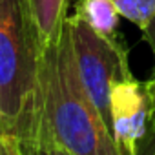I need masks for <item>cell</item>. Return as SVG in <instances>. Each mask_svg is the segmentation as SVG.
I'll return each instance as SVG.
<instances>
[{
    "label": "cell",
    "mask_w": 155,
    "mask_h": 155,
    "mask_svg": "<svg viewBox=\"0 0 155 155\" xmlns=\"http://www.w3.org/2000/svg\"><path fill=\"white\" fill-rule=\"evenodd\" d=\"M40 97L48 131L57 146L71 155H122L110 124L84 88L68 18L62 33L44 48Z\"/></svg>",
    "instance_id": "cell-1"
},
{
    "label": "cell",
    "mask_w": 155,
    "mask_h": 155,
    "mask_svg": "<svg viewBox=\"0 0 155 155\" xmlns=\"http://www.w3.org/2000/svg\"><path fill=\"white\" fill-rule=\"evenodd\" d=\"M44 48L29 0H0V115L8 135L20 140L37 137L42 126Z\"/></svg>",
    "instance_id": "cell-2"
},
{
    "label": "cell",
    "mask_w": 155,
    "mask_h": 155,
    "mask_svg": "<svg viewBox=\"0 0 155 155\" xmlns=\"http://www.w3.org/2000/svg\"><path fill=\"white\" fill-rule=\"evenodd\" d=\"M68 26L84 88L110 124L111 88L115 82L133 77L130 69L128 46L120 35L104 37L77 15H68Z\"/></svg>",
    "instance_id": "cell-3"
},
{
    "label": "cell",
    "mask_w": 155,
    "mask_h": 155,
    "mask_svg": "<svg viewBox=\"0 0 155 155\" xmlns=\"http://www.w3.org/2000/svg\"><path fill=\"white\" fill-rule=\"evenodd\" d=\"M155 120V75L146 81L135 77L119 81L110 95V124L122 155H139Z\"/></svg>",
    "instance_id": "cell-4"
},
{
    "label": "cell",
    "mask_w": 155,
    "mask_h": 155,
    "mask_svg": "<svg viewBox=\"0 0 155 155\" xmlns=\"http://www.w3.org/2000/svg\"><path fill=\"white\" fill-rule=\"evenodd\" d=\"M104 37H119V17L113 0H79L75 13Z\"/></svg>",
    "instance_id": "cell-5"
},
{
    "label": "cell",
    "mask_w": 155,
    "mask_h": 155,
    "mask_svg": "<svg viewBox=\"0 0 155 155\" xmlns=\"http://www.w3.org/2000/svg\"><path fill=\"white\" fill-rule=\"evenodd\" d=\"M29 4L44 42L55 40L66 24L69 0H29Z\"/></svg>",
    "instance_id": "cell-6"
},
{
    "label": "cell",
    "mask_w": 155,
    "mask_h": 155,
    "mask_svg": "<svg viewBox=\"0 0 155 155\" xmlns=\"http://www.w3.org/2000/svg\"><path fill=\"white\" fill-rule=\"evenodd\" d=\"M120 17L144 31L155 18V0H113Z\"/></svg>",
    "instance_id": "cell-7"
},
{
    "label": "cell",
    "mask_w": 155,
    "mask_h": 155,
    "mask_svg": "<svg viewBox=\"0 0 155 155\" xmlns=\"http://www.w3.org/2000/svg\"><path fill=\"white\" fill-rule=\"evenodd\" d=\"M20 146H22V155H51L49 131H48L46 119H42V126H40L37 137L20 140Z\"/></svg>",
    "instance_id": "cell-8"
},
{
    "label": "cell",
    "mask_w": 155,
    "mask_h": 155,
    "mask_svg": "<svg viewBox=\"0 0 155 155\" xmlns=\"http://www.w3.org/2000/svg\"><path fill=\"white\" fill-rule=\"evenodd\" d=\"M139 155H155V120H153L151 130L148 131L146 139H144L142 144H140Z\"/></svg>",
    "instance_id": "cell-9"
},
{
    "label": "cell",
    "mask_w": 155,
    "mask_h": 155,
    "mask_svg": "<svg viewBox=\"0 0 155 155\" xmlns=\"http://www.w3.org/2000/svg\"><path fill=\"white\" fill-rule=\"evenodd\" d=\"M4 140V148H6V155H22V146H20V139L8 135L2 137Z\"/></svg>",
    "instance_id": "cell-10"
},
{
    "label": "cell",
    "mask_w": 155,
    "mask_h": 155,
    "mask_svg": "<svg viewBox=\"0 0 155 155\" xmlns=\"http://www.w3.org/2000/svg\"><path fill=\"white\" fill-rule=\"evenodd\" d=\"M142 35H144V40H146V44L150 46V49H151V53H153V75H155V18L150 22V26L142 31Z\"/></svg>",
    "instance_id": "cell-11"
},
{
    "label": "cell",
    "mask_w": 155,
    "mask_h": 155,
    "mask_svg": "<svg viewBox=\"0 0 155 155\" xmlns=\"http://www.w3.org/2000/svg\"><path fill=\"white\" fill-rule=\"evenodd\" d=\"M49 148H51V155H71V153H68L64 148L57 146V144L51 140V137H49Z\"/></svg>",
    "instance_id": "cell-12"
},
{
    "label": "cell",
    "mask_w": 155,
    "mask_h": 155,
    "mask_svg": "<svg viewBox=\"0 0 155 155\" xmlns=\"http://www.w3.org/2000/svg\"><path fill=\"white\" fill-rule=\"evenodd\" d=\"M2 137H8V130H6V124H4V119L0 115V139Z\"/></svg>",
    "instance_id": "cell-13"
},
{
    "label": "cell",
    "mask_w": 155,
    "mask_h": 155,
    "mask_svg": "<svg viewBox=\"0 0 155 155\" xmlns=\"http://www.w3.org/2000/svg\"><path fill=\"white\" fill-rule=\"evenodd\" d=\"M0 155H6V148H4V140L0 139Z\"/></svg>",
    "instance_id": "cell-14"
}]
</instances>
